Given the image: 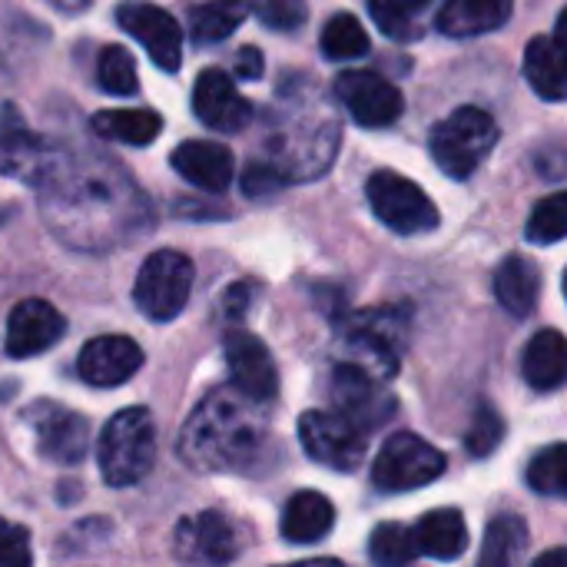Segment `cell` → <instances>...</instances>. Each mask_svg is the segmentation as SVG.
Listing matches in <instances>:
<instances>
[{
    "mask_svg": "<svg viewBox=\"0 0 567 567\" xmlns=\"http://www.w3.org/2000/svg\"><path fill=\"white\" fill-rule=\"evenodd\" d=\"M37 189L47 226L73 249H113L136 239L153 219L133 176L96 153L56 156Z\"/></svg>",
    "mask_w": 567,
    "mask_h": 567,
    "instance_id": "cell-1",
    "label": "cell"
},
{
    "mask_svg": "<svg viewBox=\"0 0 567 567\" xmlns=\"http://www.w3.org/2000/svg\"><path fill=\"white\" fill-rule=\"evenodd\" d=\"M269 425L262 405L239 389H213L189 415L179 435V458L193 472H246L266 445Z\"/></svg>",
    "mask_w": 567,
    "mask_h": 567,
    "instance_id": "cell-2",
    "label": "cell"
},
{
    "mask_svg": "<svg viewBox=\"0 0 567 567\" xmlns=\"http://www.w3.org/2000/svg\"><path fill=\"white\" fill-rule=\"evenodd\" d=\"M100 475L110 488H130L143 482L156 465V425L140 405L116 412L96 445Z\"/></svg>",
    "mask_w": 567,
    "mask_h": 567,
    "instance_id": "cell-3",
    "label": "cell"
},
{
    "mask_svg": "<svg viewBox=\"0 0 567 567\" xmlns=\"http://www.w3.org/2000/svg\"><path fill=\"white\" fill-rule=\"evenodd\" d=\"M498 143V123L482 106H458L432 130V156L452 179H468Z\"/></svg>",
    "mask_w": 567,
    "mask_h": 567,
    "instance_id": "cell-4",
    "label": "cell"
},
{
    "mask_svg": "<svg viewBox=\"0 0 567 567\" xmlns=\"http://www.w3.org/2000/svg\"><path fill=\"white\" fill-rule=\"evenodd\" d=\"M405 312L402 309H369L346 322L342 342L349 349L352 365L372 372L375 379L389 382L399 372V352L405 346Z\"/></svg>",
    "mask_w": 567,
    "mask_h": 567,
    "instance_id": "cell-5",
    "label": "cell"
},
{
    "mask_svg": "<svg viewBox=\"0 0 567 567\" xmlns=\"http://www.w3.org/2000/svg\"><path fill=\"white\" fill-rule=\"evenodd\" d=\"M193 259L176 252V249H159L153 256H146V262L136 272V286H133V299L136 309L153 319V322H169L176 319L193 292Z\"/></svg>",
    "mask_w": 567,
    "mask_h": 567,
    "instance_id": "cell-6",
    "label": "cell"
},
{
    "mask_svg": "<svg viewBox=\"0 0 567 567\" xmlns=\"http://www.w3.org/2000/svg\"><path fill=\"white\" fill-rule=\"evenodd\" d=\"M369 206L379 223H385L399 236H422L439 226V209L429 193L395 169H379L365 186Z\"/></svg>",
    "mask_w": 567,
    "mask_h": 567,
    "instance_id": "cell-7",
    "label": "cell"
},
{
    "mask_svg": "<svg viewBox=\"0 0 567 567\" xmlns=\"http://www.w3.org/2000/svg\"><path fill=\"white\" fill-rule=\"evenodd\" d=\"M445 475V455L412 432L392 435L372 462V485L389 495L415 492Z\"/></svg>",
    "mask_w": 567,
    "mask_h": 567,
    "instance_id": "cell-8",
    "label": "cell"
},
{
    "mask_svg": "<svg viewBox=\"0 0 567 567\" xmlns=\"http://www.w3.org/2000/svg\"><path fill=\"white\" fill-rule=\"evenodd\" d=\"M299 442L309 458L332 472H355L365 458L369 432L349 422L342 412L312 409L299 419Z\"/></svg>",
    "mask_w": 567,
    "mask_h": 567,
    "instance_id": "cell-9",
    "label": "cell"
},
{
    "mask_svg": "<svg viewBox=\"0 0 567 567\" xmlns=\"http://www.w3.org/2000/svg\"><path fill=\"white\" fill-rule=\"evenodd\" d=\"M243 551L239 528L223 512H199L183 518L173 535V555L183 565L193 567H226Z\"/></svg>",
    "mask_w": 567,
    "mask_h": 567,
    "instance_id": "cell-10",
    "label": "cell"
},
{
    "mask_svg": "<svg viewBox=\"0 0 567 567\" xmlns=\"http://www.w3.org/2000/svg\"><path fill=\"white\" fill-rule=\"evenodd\" d=\"M336 96L346 106V113L369 130L392 126L405 110L399 86L375 70H342L336 76Z\"/></svg>",
    "mask_w": 567,
    "mask_h": 567,
    "instance_id": "cell-11",
    "label": "cell"
},
{
    "mask_svg": "<svg viewBox=\"0 0 567 567\" xmlns=\"http://www.w3.org/2000/svg\"><path fill=\"white\" fill-rule=\"evenodd\" d=\"M332 399H336V412H342L362 432H372L395 415V395L385 389V382L352 362L336 365Z\"/></svg>",
    "mask_w": 567,
    "mask_h": 567,
    "instance_id": "cell-12",
    "label": "cell"
},
{
    "mask_svg": "<svg viewBox=\"0 0 567 567\" xmlns=\"http://www.w3.org/2000/svg\"><path fill=\"white\" fill-rule=\"evenodd\" d=\"M116 23L136 40L146 47L150 60L166 70V73H176L179 63H183V30L176 23V17L156 3H146V0H126L116 7Z\"/></svg>",
    "mask_w": 567,
    "mask_h": 567,
    "instance_id": "cell-13",
    "label": "cell"
},
{
    "mask_svg": "<svg viewBox=\"0 0 567 567\" xmlns=\"http://www.w3.org/2000/svg\"><path fill=\"white\" fill-rule=\"evenodd\" d=\"M37 452L53 465H80L90 449V422L56 402H40L27 415Z\"/></svg>",
    "mask_w": 567,
    "mask_h": 567,
    "instance_id": "cell-14",
    "label": "cell"
},
{
    "mask_svg": "<svg viewBox=\"0 0 567 567\" xmlns=\"http://www.w3.org/2000/svg\"><path fill=\"white\" fill-rule=\"evenodd\" d=\"M223 352H226V365H229V379L233 389H239L246 399L266 405L276 399L279 392V372L276 362L269 355V349L243 329H229L223 339Z\"/></svg>",
    "mask_w": 567,
    "mask_h": 567,
    "instance_id": "cell-15",
    "label": "cell"
},
{
    "mask_svg": "<svg viewBox=\"0 0 567 567\" xmlns=\"http://www.w3.org/2000/svg\"><path fill=\"white\" fill-rule=\"evenodd\" d=\"M193 113L199 116L203 126L219 130V133H239L252 120L249 100L236 90L233 76L209 66L196 76L193 86Z\"/></svg>",
    "mask_w": 567,
    "mask_h": 567,
    "instance_id": "cell-16",
    "label": "cell"
},
{
    "mask_svg": "<svg viewBox=\"0 0 567 567\" xmlns=\"http://www.w3.org/2000/svg\"><path fill=\"white\" fill-rule=\"evenodd\" d=\"M63 332H66V319L47 299H23L13 306L7 319L3 349L10 359H33L50 346H56Z\"/></svg>",
    "mask_w": 567,
    "mask_h": 567,
    "instance_id": "cell-17",
    "label": "cell"
},
{
    "mask_svg": "<svg viewBox=\"0 0 567 567\" xmlns=\"http://www.w3.org/2000/svg\"><path fill=\"white\" fill-rule=\"evenodd\" d=\"M143 365V349L126 336L90 339L76 359V372L93 389H116L130 382Z\"/></svg>",
    "mask_w": 567,
    "mask_h": 567,
    "instance_id": "cell-18",
    "label": "cell"
},
{
    "mask_svg": "<svg viewBox=\"0 0 567 567\" xmlns=\"http://www.w3.org/2000/svg\"><path fill=\"white\" fill-rule=\"evenodd\" d=\"M53 159H56L53 150L37 133H30L27 123L13 116V110H7L0 123V173L40 186Z\"/></svg>",
    "mask_w": 567,
    "mask_h": 567,
    "instance_id": "cell-19",
    "label": "cell"
},
{
    "mask_svg": "<svg viewBox=\"0 0 567 567\" xmlns=\"http://www.w3.org/2000/svg\"><path fill=\"white\" fill-rule=\"evenodd\" d=\"M169 163H173V169L186 183H193L196 189H206V193L229 189L233 173H236L233 153L223 143H209V140H186V143H179L173 150Z\"/></svg>",
    "mask_w": 567,
    "mask_h": 567,
    "instance_id": "cell-20",
    "label": "cell"
},
{
    "mask_svg": "<svg viewBox=\"0 0 567 567\" xmlns=\"http://www.w3.org/2000/svg\"><path fill=\"white\" fill-rule=\"evenodd\" d=\"M512 10H515V0H445L435 17V27L439 33L452 40H468V37L502 30Z\"/></svg>",
    "mask_w": 567,
    "mask_h": 567,
    "instance_id": "cell-21",
    "label": "cell"
},
{
    "mask_svg": "<svg viewBox=\"0 0 567 567\" xmlns=\"http://www.w3.org/2000/svg\"><path fill=\"white\" fill-rule=\"evenodd\" d=\"M522 375L535 392H555L567 382V339L558 329H542L522 352Z\"/></svg>",
    "mask_w": 567,
    "mask_h": 567,
    "instance_id": "cell-22",
    "label": "cell"
},
{
    "mask_svg": "<svg viewBox=\"0 0 567 567\" xmlns=\"http://www.w3.org/2000/svg\"><path fill=\"white\" fill-rule=\"evenodd\" d=\"M336 525V508L319 492H299L282 508V538L289 545H316Z\"/></svg>",
    "mask_w": 567,
    "mask_h": 567,
    "instance_id": "cell-23",
    "label": "cell"
},
{
    "mask_svg": "<svg viewBox=\"0 0 567 567\" xmlns=\"http://www.w3.org/2000/svg\"><path fill=\"white\" fill-rule=\"evenodd\" d=\"M412 535H415L419 555L435 558V561H455L468 548V528H465L462 512L455 508H439V512L422 515Z\"/></svg>",
    "mask_w": 567,
    "mask_h": 567,
    "instance_id": "cell-24",
    "label": "cell"
},
{
    "mask_svg": "<svg viewBox=\"0 0 567 567\" xmlns=\"http://www.w3.org/2000/svg\"><path fill=\"white\" fill-rule=\"evenodd\" d=\"M495 296L505 312L525 319L535 312L538 296H542V272L528 256H508L495 269Z\"/></svg>",
    "mask_w": 567,
    "mask_h": 567,
    "instance_id": "cell-25",
    "label": "cell"
},
{
    "mask_svg": "<svg viewBox=\"0 0 567 567\" xmlns=\"http://www.w3.org/2000/svg\"><path fill=\"white\" fill-rule=\"evenodd\" d=\"M525 76L545 100H567V50L555 37H535L525 50Z\"/></svg>",
    "mask_w": 567,
    "mask_h": 567,
    "instance_id": "cell-26",
    "label": "cell"
},
{
    "mask_svg": "<svg viewBox=\"0 0 567 567\" xmlns=\"http://www.w3.org/2000/svg\"><path fill=\"white\" fill-rule=\"evenodd\" d=\"M93 133L113 143H126V146H150L159 130L163 120L153 110H103L90 120Z\"/></svg>",
    "mask_w": 567,
    "mask_h": 567,
    "instance_id": "cell-27",
    "label": "cell"
},
{
    "mask_svg": "<svg viewBox=\"0 0 567 567\" xmlns=\"http://www.w3.org/2000/svg\"><path fill=\"white\" fill-rule=\"evenodd\" d=\"M528 548V525L518 515H498L485 528L478 567H518Z\"/></svg>",
    "mask_w": 567,
    "mask_h": 567,
    "instance_id": "cell-28",
    "label": "cell"
},
{
    "mask_svg": "<svg viewBox=\"0 0 567 567\" xmlns=\"http://www.w3.org/2000/svg\"><path fill=\"white\" fill-rule=\"evenodd\" d=\"M249 13L246 0H209L189 10V33L196 43H223L233 37Z\"/></svg>",
    "mask_w": 567,
    "mask_h": 567,
    "instance_id": "cell-29",
    "label": "cell"
},
{
    "mask_svg": "<svg viewBox=\"0 0 567 567\" xmlns=\"http://www.w3.org/2000/svg\"><path fill=\"white\" fill-rule=\"evenodd\" d=\"M369 53V33L352 13H336L322 27V56L326 60H359Z\"/></svg>",
    "mask_w": 567,
    "mask_h": 567,
    "instance_id": "cell-30",
    "label": "cell"
},
{
    "mask_svg": "<svg viewBox=\"0 0 567 567\" xmlns=\"http://www.w3.org/2000/svg\"><path fill=\"white\" fill-rule=\"evenodd\" d=\"M369 558L375 567H409L419 558L415 535L405 525H379L369 538Z\"/></svg>",
    "mask_w": 567,
    "mask_h": 567,
    "instance_id": "cell-31",
    "label": "cell"
},
{
    "mask_svg": "<svg viewBox=\"0 0 567 567\" xmlns=\"http://www.w3.org/2000/svg\"><path fill=\"white\" fill-rule=\"evenodd\" d=\"M528 485L538 495L567 502V445H548L542 449L528 465Z\"/></svg>",
    "mask_w": 567,
    "mask_h": 567,
    "instance_id": "cell-32",
    "label": "cell"
},
{
    "mask_svg": "<svg viewBox=\"0 0 567 567\" xmlns=\"http://www.w3.org/2000/svg\"><path fill=\"white\" fill-rule=\"evenodd\" d=\"M96 76H100V86L110 93V96H130L136 93L140 80H136V60L126 47L120 43H110L100 50V60H96Z\"/></svg>",
    "mask_w": 567,
    "mask_h": 567,
    "instance_id": "cell-33",
    "label": "cell"
},
{
    "mask_svg": "<svg viewBox=\"0 0 567 567\" xmlns=\"http://www.w3.org/2000/svg\"><path fill=\"white\" fill-rule=\"evenodd\" d=\"M528 243L535 246H551L567 239V189L545 196L532 216H528V229H525Z\"/></svg>",
    "mask_w": 567,
    "mask_h": 567,
    "instance_id": "cell-34",
    "label": "cell"
},
{
    "mask_svg": "<svg viewBox=\"0 0 567 567\" xmlns=\"http://www.w3.org/2000/svg\"><path fill=\"white\" fill-rule=\"evenodd\" d=\"M505 439V419L492 409V405H478V412L472 415V425H468V435H465V445L475 458H485L492 455Z\"/></svg>",
    "mask_w": 567,
    "mask_h": 567,
    "instance_id": "cell-35",
    "label": "cell"
},
{
    "mask_svg": "<svg viewBox=\"0 0 567 567\" xmlns=\"http://www.w3.org/2000/svg\"><path fill=\"white\" fill-rule=\"evenodd\" d=\"M249 10L279 33L299 30L309 17V3L306 0H249Z\"/></svg>",
    "mask_w": 567,
    "mask_h": 567,
    "instance_id": "cell-36",
    "label": "cell"
},
{
    "mask_svg": "<svg viewBox=\"0 0 567 567\" xmlns=\"http://www.w3.org/2000/svg\"><path fill=\"white\" fill-rule=\"evenodd\" d=\"M369 13L389 40L405 43L419 37V23L399 7V0H369Z\"/></svg>",
    "mask_w": 567,
    "mask_h": 567,
    "instance_id": "cell-37",
    "label": "cell"
},
{
    "mask_svg": "<svg viewBox=\"0 0 567 567\" xmlns=\"http://www.w3.org/2000/svg\"><path fill=\"white\" fill-rule=\"evenodd\" d=\"M0 567H33L30 532L0 518Z\"/></svg>",
    "mask_w": 567,
    "mask_h": 567,
    "instance_id": "cell-38",
    "label": "cell"
},
{
    "mask_svg": "<svg viewBox=\"0 0 567 567\" xmlns=\"http://www.w3.org/2000/svg\"><path fill=\"white\" fill-rule=\"evenodd\" d=\"M286 183H289V176L276 163H249L243 173V193L246 196H269Z\"/></svg>",
    "mask_w": 567,
    "mask_h": 567,
    "instance_id": "cell-39",
    "label": "cell"
},
{
    "mask_svg": "<svg viewBox=\"0 0 567 567\" xmlns=\"http://www.w3.org/2000/svg\"><path fill=\"white\" fill-rule=\"evenodd\" d=\"M262 70H266L262 50H256V47H243V50L236 53V76H239V80H259V76H262Z\"/></svg>",
    "mask_w": 567,
    "mask_h": 567,
    "instance_id": "cell-40",
    "label": "cell"
},
{
    "mask_svg": "<svg viewBox=\"0 0 567 567\" xmlns=\"http://www.w3.org/2000/svg\"><path fill=\"white\" fill-rule=\"evenodd\" d=\"M223 302H226L223 309H226L229 316H243V312H246V302H249V286H246V282L233 286V289L226 292V299H223Z\"/></svg>",
    "mask_w": 567,
    "mask_h": 567,
    "instance_id": "cell-41",
    "label": "cell"
},
{
    "mask_svg": "<svg viewBox=\"0 0 567 567\" xmlns=\"http://www.w3.org/2000/svg\"><path fill=\"white\" fill-rule=\"evenodd\" d=\"M532 567H567V548H551V551H545Z\"/></svg>",
    "mask_w": 567,
    "mask_h": 567,
    "instance_id": "cell-42",
    "label": "cell"
},
{
    "mask_svg": "<svg viewBox=\"0 0 567 567\" xmlns=\"http://www.w3.org/2000/svg\"><path fill=\"white\" fill-rule=\"evenodd\" d=\"M60 13H80V10H86L93 0H50Z\"/></svg>",
    "mask_w": 567,
    "mask_h": 567,
    "instance_id": "cell-43",
    "label": "cell"
},
{
    "mask_svg": "<svg viewBox=\"0 0 567 567\" xmlns=\"http://www.w3.org/2000/svg\"><path fill=\"white\" fill-rule=\"evenodd\" d=\"M432 3H435V0H399V7H402L412 20H415L425 7H432Z\"/></svg>",
    "mask_w": 567,
    "mask_h": 567,
    "instance_id": "cell-44",
    "label": "cell"
},
{
    "mask_svg": "<svg viewBox=\"0 0 567 567\" xmlns=\"http://www.w3.org/2000/svg\"><path fill=\"white\" fill-rule=\"evenodd\" d=\"M282 567H346L336 558H312V561H296V565H282Z\"/></svg>",
    "mask_w": 567,
    "mask_h": 567,
    "instance_id": "cell-45",
    "label": "cell"
},
{
    "mask_svg": "<svg viewBox=\"0 0 567 567\" xmlns=\"http://www.w3.org/2000/svg\"><path fill=\"white\" fill-rule=\"evenodd\" d=\"M555 40L561 43L567 50V7L561 10V17H558V27H555Z\"/></svg>",
    "mask_w": 567,
    "mask_h": 567,
    "instance_id": "cell-46",
    "label": "cell"
},
{
    "mask_svg": "<svg viewBox=\"0 0 567 567\" xmlns=\"http://www.w3.org/2000/svg\"><path fill=\"white\" fill-rule=\"evenodd\" d=\"M565 296H567V272H565Z\"/></svg>",
    "mask_w": 567,
    "mask_h": 567,
    "instance_id": "cell-47",
    "label": "cell"
}]
</instances>
